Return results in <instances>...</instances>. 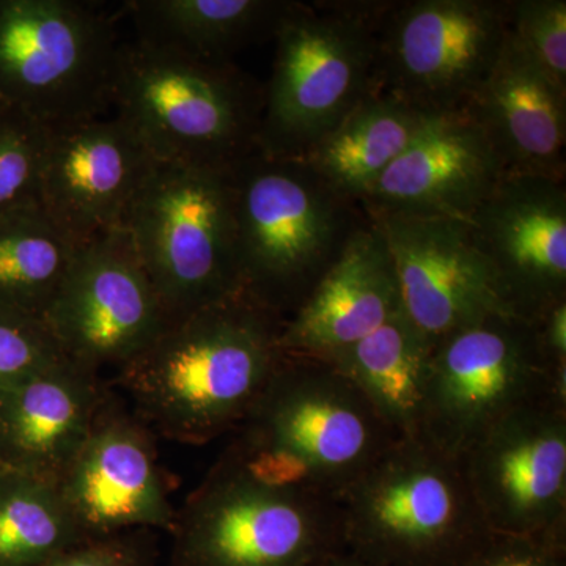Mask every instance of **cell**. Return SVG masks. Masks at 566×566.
<instances>
[{
	"label": "cell",
	"instance_id": "obj_1",
	"mask_svg": "<svg viewBox=\"0 0 566 566\" xmlns=\"http://www.w3.org/2000/svg\"><path fill=\"white\" fill-rule=\"evenodd\" d=\"M283 319L244 292L178 319L120 368L118 387L153 433L205 446L237 430L281 364Z\"/></svg>",
	"mask_w": 566,
	"mask_h": 566
},
{
	"label": "cell",
	"instance_id": "obj_2",
	"mask_svg": "<svg viewBox=\"0 0 566 566\" xmlns=\"http://www.w3.org/2000/svg\"><path fill=\"white\" fill-rule=\"evenodd\" d=\"M397 439L338 368L283 353L221 458L266 485L338 504Z\"/></svg>",
	"mask_w": 566,
	"mask_h": 566
},
{
	"label": "cell",
	"instance_id": "obj_3",
	"mask_svg": "<svg viewBox=\"0 0 566 566\" xmlns=\"http://www.w3.org/2000/svg\"><path fill=\"white\" fill-rule=\"evenodd\" d=\"M241 292L281 316L296 312L368 222L304 159L259 148L232 167Z\"/></svg>",
	"mask_w": 566,
	"mask_h": 566
},
{
	"label": "cell",
	"instance_id": "obj_4",
	"mask_svg": "<svg viewBox=\"0 0 566 566\" xmlns=\"http://www.w3.org/2000/svg\"><path fill=\"white\" fill-rule=\"evenodd\" d=\"M112 106L159 164L232 169L256 150L264 87L232 62L120 44Z\"/></svg>",
	"mask_w": 566,
	"mask_h": 566
},
{
	"label": "cell",
	"instance_id": "obj_5",
	"mask_svg": "<svg viewBox=\"0 0 566 566\" xmlns=\"http://www.w3.org/2000/svg\"><path fill=\"white\" fill-rule=\"evenodd\" d=\"M382 2H296L275 33L259 148L303 159L376 92Z\"/></svg>",
	"mask_w": 566,
	"mask_h": 566
},
{
	"label": "cell",
	"instance_id": "obj_6",
	"mask_svg": "<svg viewBox=\"0 0 566 566\" xmlns=\"http://www.w3.org/2000/svg\"><path fill=\"white\" fill-rule=\"evenodd\" d=\"M342 549L379 566H452L488 531L460 458L397 439L338 501Z\"/></svg>",
	"mask_w": 566,
	"mask_h": 566
},
{
	"label": "cell",
	"instance_id": "obj_7",
	"mask_svg": "<svg viewBox=\"0 0 566 566\" xmlns=\"http://www.w3.org/2000/svg\"><path fill=\"white\" fill-rule=\"evenodd\" d=\"M123 227L167 323L241 292L232 169L158 164Z\"/></svg>",
	"mask_w": 566,
	"mask_h": 566
},
{
	"label": "cell",
	"instance_id": "obj_8",
	"mask_svg": "<svg viewBox=\"0 0 566 566\" xmlns=\"http://www.w3.org/2000/svg\"><path fill=\"white\" fill-rule=\"evenodd\" d=\"M120 44L87 3L0 0V102L51 132L99 118Z\"/></svg>",
	"mask_w": 566,
	"mask_h": 566
},
{
	"label": "cell",
	"instance_id": "obj_9",
	"mask_svg": "<svg viewBox=\"0 0 566 566\" xmlns=\"http://www.w3.org/2000/svg\"><path fill=\"white\" fill-rule=\"evenodd\" d=\"M172 566H311L342 549L338 504L271 486L219 457L177 510Z\"/></svg>",
	"mask_w": 566,
	"mask_h": 566
},
{
	"label": "cell",
	"instance_id": "obj_10",
	"mask_svg": "<svg viewBox=\"0 0 566 566\" xmlns=\"http://www.w3.org/2000/svg\"><path fill=\"white\" fill-rule=\"evenodd\" d=\"M506 0H387L376 25V92L430 117L460 114L494 69Z\"/></svg>",
	"mask_w": 566,
	"mask_h": 566
},
{
	"label": "cell",
	"instance_id": "obj_11",
	"mask_svg": "<svg viewBox=\"0 0 566 566\" xmlns=\"http://www.w3.org/2000/svg\"><path fill=\"white\" fill-rule=\"evenodd\" d=\"M543 398L566 405L551 382L532 323L512 314L486 316L434 345L422 439L461 458L502 417Z\"/></svg>",
	"mask_w": 566,
	"mask_h": 566
},
{
	"label": "cell",
	"instance_id": "obj_12",
	"mask_svg": "<svg viewBox=\"0 0 566 566\" xmlns=\"http://www.w3.org/2000/svg\"><path fill=\"white\" fill-rule=\"evenodd\" d=\"M43 318L63 354L96 371L120 368L169 326L125 227L77 248Z\"/></svg>",
	"mask_w": 566,
	"mask_h": 566
},
{
	"label": "cell",
	"instance_id": "obj_13",
	"mask_svg": "<svg viewBox=\"0 0 566 566\" xmlns=\"http://www.w3.org/2000/svg\"><path fill=\"white\" fill-rule=\"evenodd\" d=\"M460 460L490 531L566 542V405L513 409Z\"/></svg>",
	"mask_w": 566,
	"mask_h": 566
},
{
	"label": "cell",
	"instance_id": "obj_14",
	"mask_svg": "<svg viewBox=\"0 0 566 566\" xmlns=\"http://www.w3.org/2000/svg\"><path fill=\"white\" fill-rule=\"evenodd\" d=\"M156 439L111 385L91 433L59 482L85 539L139 528L172 534L177 509L159 465Z\"/></svg>",
	"mask_w": 566,
	"mask_h": 566
},
{
	"label": "cell",
	"instance_id": "obj_15",
	"mask_svg": "<svg viewBox=\"0 0 566 566\" xmlns=\"http://www.w3.org/2000/svg\"><path fill=\"white\" fill-rule=\"evenodd\" d=\"M367 216L389 249L401 312L433 348L486 316L515 315L468 223L400 212Z\"/></svg>",
	"mask_w": 566,
	"mask_h": 566
},
{
	"label": "cell",
	"instance_id": "obj_16",
	"mask_svg": "<svg viewBox=\"0 0 566 566\" xmlns=\"http://www.w3.org/2000/svg\"><path fill=\"white\" fill-rule=\"evenodd\" d=\"M513 314L566 301V181L505 174L468 223Z\"/></svg>",
	"mask_w": 566,
	"mask_h": 566
},
{
	"label": "cell",
	"instance_id": "obj_17",
	"mask_svg": "<svg viewBox=\"0 0 566 566\" xmlns=\"http://www.w3.org/2000/svg\"><path fill=\"white\" fill-rule=\"evenodd\" d=\"M158 164L117 115L51 132L40 208L80 248L123 227Z\"/></svg>",
	"mask_w": 566,
	"mask_h": 566
},
{
	"label": "cell",
	"instance_id": "obj_18",
	"mask_svg": "<svg viewBox=\"0 0 566 566\" xmlns=\"http://www.w3.org/2000/svg\"><path fill=\"white\" fill-rule=\"evenodd\" d=\"M485 134L464 112L434 118L365 197L367 214L444 218L469 223L504 177Z\"/></svg>",
	"mask_w": 566,
	"mask_h": 566
},
{
	"label": "cell",
	"instance_id": "obj_19",
	"mask_svg": "<svg viewBox=\"0 0 566 566\" xmlns=\"http://www.w3.org/2000/svg\"><path fill=\"white\" fill-rule=\"evenodd\" d=\"M400 312L389 249L368 218L303 304L283 322L281 348L290 356L333 365Z\"/></svg>",
	"mask_w": 566,
	"mask_h": 566
},
{
	"label": "cell",
	"instance_id": "obj_20",
	"mask_svg": "<svg viewBox=\"0 0 566 566\" xmlns=\"http://www.w3.org/2000/svg\"><path fill=\"white\" fill-rule=\"evenodd\" d=\"M109 390L99 371L69 357L0 390V463L61 482Z\"/></svg>",
	"mask_w": 566,
	"mask_h": 566
},
{
	"label": "cell",
	"instance_id": "obj_21",
	"mask_svg": "<svg viewBox=\"0 0 566 566\" xmlns=\"http://www.w3.org/2000/svg\"><path fill=\"white\" fill-rule=\"evenodd\" d=\"M464 114L485 134L505 174L566 181V92L509 36Z\"/></svg>",
	"mask_w": 566,
	"mask_h": 566
},
{
	"label": "cell",
	"instance_id": "obj_22",
	"mask_svg": "<svg viewBox=\"0 0 566 566\" xmlns=\"http://www.w3.org/2000/svg\"><path fill=\"white\" fill-rule=\"evenodd\" d=\"M294 6V0H134L126 10L142 43L232 62L251 44L274 40Z\"/></svg>",
	"mask_w": 566,
	"mask_h": 566
},
{
	"label": "cell",
	"instance_id": "obj_23",
	"mask_svg": "<svg viewBox=\"0 0 566 566\" xmlns=\"http://www.w3.org/2000/svg\"><path fill=\"white\" fill-rule=\"evenodd\" d=\"M434 118L375 92L303 159L335 191L363 205L376 182Z\"/></svg>",
	"mask_w": 566,
	"mask_h": 566
},
{
	"label": "cell",
	"instance_id": "obj_24",
	"mask_svg": "<svg viewBox=\"0 0 566 566\" xmlns=\"http://www.w3.org/2000/svg\"><path fill=\"white\" fill-rule=\"evenodd\" d=\"M431 353L433 346L400 312L333 365L359 387L398 439H420Z\"/></svg>",
	"mask_w": 566,
	"mask_h": 566
},
{
	"label": "cell",
	"instance_id": "obj_25",
	"mask_svg": "<svg viewBox=\"0 0 566 566\" xmlns=\"http://www.w3.org/2000/svg\"><path fill=\"white\" fill-rule=\"evenodd\" d=\"M76 251L40 205L0 214V303L44 316Z\"/></svg>",
	"mask_w": 566,
	"mask_h": 566
},
{
	"label": "cell",
	"instance_id": "obj_26",
	"mask_svg": "<svg viewBox=\"0 0 566 566\" xmlns=\"http://www.w3.org/2000/svg\"><path fill=\"white\" fill-rule=\"evenodd\" d=\"M82 542L59 483L0 463V566H40Z\"/></svg>",
	"mask_w": 566,
	"mask_h": 566
},
{
	"label": "cell",
	"instance_id": "obj_27",
	"mask_svg": "<svg viewBox=\"0 0 566 566\" xmlns=\"http://www.w3.org/2000/svg\"><path fill=\"white\" fill-rule=\"evenodd\" d=\"M51 129L21 112L0 109V214L39 205Z\"/></svg>",
	"mask_w": 566,
	"mask_h": 566
},
{
	"label": "cell",
	"instance_id": "obj_28",
	"mask_svg": "<svg viewBox=\"0 0 566 566\" xmlns=\"http://www.w3.org/2000/svg\"><path fill=\"white\" fill-rule=\"evenodd\" d=\"M506 36L566 92L565 0H506Z\"/></svg>",
	"mask_w": 566,
	"mask_h": 566
},
{
	"label": "cell",
	"instance_id": "obj_29",
	"mask_svg": "<svg viewBox=\"0 0 566 566\" xmlns=\"http://www.w3.org/2000/svg\"><path fill=\"white\" fill-rule=\"evenodd\" d=\"M66 359L43 316L0 303V390Z\"/></svg>",
	"mask_w": 566,
	"mask_h": 566
},
{
	"label": "cell",
	"instance_id": "obj_30",
	"mask_svg": "<svg viewBox=\"0 0 566 566\" xmlns=\"http://www.w3.org/2000/svg\"><path fill=\"white\" fill-rule=\"evenodd\" d=\"M452 566H566V542L488 528Z\"/></svg>",
	"mask_w": 566,
	"mask_h": 566
},
{
	"label": "cell",
	"instance_id": "obj_31",
	"mask_svg": "<svg viewBox=\"0 0 566 566\" xmlns=\"http://www.w3.org/2000/svg\"><path fill=\"white\" fill-rule=\"evenodd\" d=\"M156 554L158 547L153 531L139 528L87 539L40 566H155Z\"/></svg>",
	"mask_w": 566,
	"mask_h": 566
},
{
	"label": "cell",
	"instance_id": "obj_32",
	"mask_svg": "<svg viewBox=\"0 0 566 566\" xmlns=\"http://www.w3.org/2000/svg\"><path fill=\"white\" fill-rule=\"evenodd\" d=\"M532 326L554 390L566 400V301L553 305Z\"/></svg>",
	"mask_w": 566,
	"mask_h": 566
},
{
	"label": "cell",
	"instance_id": "obj_33",
	"mask_svg": "<svg viewBox=\"0 0 566 566\" xmlns=\"http://www.w3.org/2000/svg\"><path fill=\"white\" fill-rule=\"evenodd\" d=\"M311 566H379L364 560V558L354 556L345 549H335L331 553L324 554L318 560L314 562Z\"/></svg>",
	"mask_w": 566,
	"mask_h": 566
},
{
	"label": "cell",
	"instance_id": "obj_34",
	"mask_svg": "<svg viewBox=\"0 0 566 566\" xmlns=\"http://www.w3.org/2000/svg\"><path fill=\"white\" fill-rule=\"evenodd\" d=\"M6 106V104H3L2 102H0V109H2V107Z\"/></svg>",
	"mask_w": 566,
	"mask_h": 566
}]
</instances>
